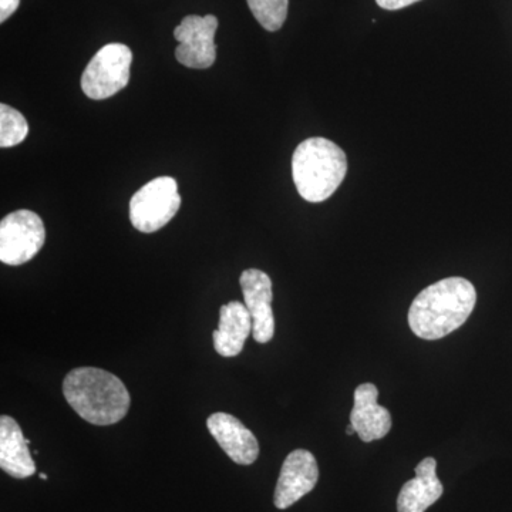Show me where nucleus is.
I'll return each mask as SVG.
<instances>
[{
	"mask_svg": "<svg viewBox=\"0 0 512 512\" xmlns=\"http://www.w3.org/2000/svg\"><path fill=\"white\" fill-rule=\"evenodd\" d=\"M476 303V288L466 278L441 279L414 298L409 311L410 329L420 339L446 338L467 322Z\"/></svg>",
	"mask_w": 512,
	"mask_h": 512,
	"instance_id": "f257e3e1",
	"label": "nucleus"
},
{
	"mask_svg": "<svg viewBox=\"0 0 512 512\" xmlns=\"http://www.w3.org/2000/svg\"><path fill=\"white\" fill-rule=\"evenodd\" d=\"M63 394L84 421L111 426L127 416L131 397L119 377L99 367H77L63 380Z\"/></svg>",
	"mask_w": 512,
	"mask_h": 512,
	"instance_id": "f03ea898",
	"label": "nucleus"
},
{
	"mask_svg": "<svg viewBox=\"0 0 512 512\" xmlns=\"http://www.w3.org/2000/svg\"><path fill=\"white\" fill-rule=\"evenodd\" d=\"M348 174L345 151L323 137H312L296 147L292 177L303 200L318 204L332 197Z\"/></svg>",
	"mask_w": 512,
	"mask_h": 512,
	"instance_id": "7ed1b4c3",
	"label": "nucleus"
},
{
	"mask_svg": "<svg viewBox=\"0 0 512 512\" xmlns=\"http://www.w3.org/2000/svg\"><path fill=\"white\" fill-rule=\"evenodd\" d=\"M133 53L123 43L101 47L87 64L82 76V90L89 99L106 100L130 82Z\"/></svg>",
	"mask_w": 512,
	"mask_h": 512,
	"instance_id": "20e7f679",
	"label": "nucleus"
},
{
	"mask_svg": "<svg viewBox=\"0 0 512 512\" xmlns=\"http://www.w3.org/2000/svg\"><path fill=\"white\" fill-rule=\"evenodd\" d=\"M181 207L180 192L174 178L158 177L141 187L130 200V221L144 234L165 227Z\"/></svg>",
	"mask_w": 512,
	"mask_h": 512,
	"instance_id": "39448f33",
	"label": "nucleus"
},
{
	"mask_svg": "<svg viewBox=\"0 0 512 512\" xmlns=\"http://www.w3.org/2000/svg\"><path fill=\"white\" fill-rule=\"evenodd\" d=\"M46 241L42 218L29 210L6 215L0 222V261L18 266L32 261Z\"/></svg>",
	"mask_w": 512,
	"mask_h": 512,
	"instance_id": "423d86ee",
	"label": "nucleus"
},
{
	"mask_svg": "<svg viewBox=\"0 0 512 512\" xmlns=\"http://www.w3.org/2000/svg\"><path fill=\"white\" fill-rule=\"evenodd\" d=\"M218 19L214 15H190L174 30L180 46L175 49L178 62L190 69H210L217 60L214 37Z\"/></svg>",
	"mask_w": 512,
	"mask_h": 512,
	"instance_id": "0eeeda50",
	"label": "nucleus"
},
{
	"mask_svg": "<svg viewBox=\"0 0 512 512\" xmlns=\"http://www.w3.org/2000/svg\"><path fill=\"white\" fill-rule=\"evenodd\" d=\"M319 480V467L311 451L295 450L285 458L275 488V507L286 510L311 493Z\"/></svg>",
	"mask_w": 512,
	"mask_h": 512,
	"instance_id": "6e6552de",
	"label": "nucleus"
},
{
	"mask_svg": "<svg viewBox=\"0 0 512 512\" xmlns=\"http://www.w3.org/2000/svg\"><path fill=\"white\" fill-rule=\"evenodd\" d=\"M242 293H244L245 306L251 313L252 336L258 343L271 342L275 335V316L272 311V281L268 274L259 269H247L242 272Z\"/></svg>",
	"mask_w": 512,
	"mask_h": 512,
	"instance_id": "1a4fd4ad",
	"label": "nucleus"
},
{
	"mask_svg": "<svg viewBox=\"0 0 512 512\" xmlns=\"http://www.w3.org/2000/svg\"><path fill=\"white\" fill-rule=\"evenodd\" d=\"M207 427L211 436L234 463L239 466H251L255 463L259 456L258 440L237 417L228 413H214L208 417Z\"/></svg>",
	"mask_w": 512,
	"mask_h": 512,
	"instance_id": "9d476101",
	"label": "nucleus"
},
{
	"mask_svg": "<svg viewBox=\"0 0 512 512\" xmlns=\"http://www.w3.org/2000/svg\"><path fill=\"white\" fill-rule=\"evenodd\" d=\"M379 390L375 384H360L355 390V406L350 413V424L359 439L365 443L384 439L392 429V414L377 403Z\"/></svg>",
	"mask_w": 512,
	"mask_h": 512,
	"instance_id": "9b49d317",
	"label": "nucleus"
},
{
	"mask_svg": "<svg viewBox=\"0 0 512 512\" xmlns=\"http://www.w3.org/2000/svg\"><path fill=\"white\" fill-rule=\"evenodd\" d=\"M29 444L18 421L9 416L0 417V468L10 477L23 480L36 473Z\"/></svg>",
	"mask_w": 512,
	"mask_h": 512,
	"instance_id": "f8f14e48",
	"label": "nucleus"
},
{
	"mask_svg": "<svg viewBox=\"0 0 512 512\" xmlns=\"http://www.w3.org/2000/svg\"><path fill=\"white\" fill-rule=\"evenodd\" d=\"M436 458L427 457L416 467V477L407 481L397 497V511L424 512L443 495V484L437 477Z\"/></svg>",
	"mask_w": 512,
	"mask_h": 512,
	"instance_id": "ddd939ff",
	"label": "nucleus"
},
{
	"mask_svg": "<svg viewBox=\"0 0 512 512\" xmlns=\"http://www.w3.org/2000/svg\"><path fill=\"white\" fill-rule=\"evenodd\" d=\"M251 313L247 306L238 301L222 305L220 309V325L215 330L214 349L222 357H235L244 349L249 333H252Z\"/></svg>",
	"mask_w": 512,
	"mask_h": 512,
	"instance_id": "4468645a",
	"label": "nucleus"
},
{
	"mask_svg": "<svg viewBox=\"0 0 512 512\" xmlns=\"http://www.w3.org/2000/svg\"><path fill=\"white\" fill-rule=\"evenodd\" d=\"M28 134L29 124L23 114L8 104H0V147L18 146Z\"/></svg>",
	"mask_w": 512,
	"mask_h": 512,
	"instance_id": "2eb2a0df",
	"label": "nucleus"
},
{
	"mask_svg": "<svg viewBox=\"0 0 512 512\" xmlns=\"http://www.w3.org/2000/svg\"><path fill=\"white\" fill-rule=\"evenodd\" d=\"M252 15L268 32H276L288 18L289 0H247Z\"/></svg>",
	"mask_w": 512,
	"mask_h": 512,
	"instance_id": "dca6fc26",
	"label": "nucleus"
},
{
	"mask_svg": "<svg viewBox=\"0 0 512 512\" xmlns=\"http://www.w3.org/2000/svg\"><path fill=\"white\" fill-rule=\"evenodd\" d=\"M19 5L20 0H0V22L5 23L18 10Z\"/></svg>",
	"mask_w": 512,
	"mask_h": 512,
	"instance_id": "f3484780",
	"label": "nucleus"
},
{
	"mask_svg": "<svg viewBox=\"0 0 512 512\" xmlns=\"http://www.w3.org/2000/svg\"><path fill=\"white\" fill-rule=\"evenodd\" d=\"M417 2L420 0H376L377 5L386 10H400Z\"/></svg>",
	"mask_w": 512,
	"mask_h": 512,
	"instance_id": "a211bd4d",
	"label": "nucleus"
},
{
	"mask_svg": "<svg viewBox=\"0 0 512 512\" xmlns=\"http://www.w3.org/2000/svg\"><path fill=\"white\" fill-rule=\"evenodd\" d=\"M346 433H348V436H352V434H356L355 427H353L352 424H349L348 429H346Z\"/></svg>",
	"mask_w": 512,
	"mask_h": 512,
	"instance_id": "6ab92c4d",
	"label": "nucleus"
},
{
	"mask_svg": "<svg viewBox=\"0 0 512 512\" xmlns=\"http://www.w3.org/2000/svg\"><path fill=\"white\" fill-rule=\"evenodd\" d=\"M40 478H42V480H47L46 474H40Z\"/></svg>",
	"mask_w": 512,
	"mask_h": 512,
	"instance_id": "aec40b11",
	"label": "nucleus"
}]
</instances>
